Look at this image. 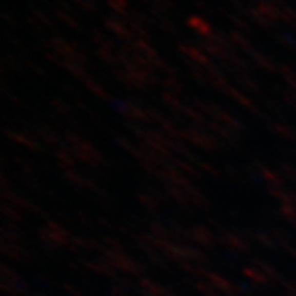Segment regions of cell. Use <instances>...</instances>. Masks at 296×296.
Wrapping results in <instances>:
<instances>
[{"mask_svg":"<svg viewBox=\"0 0 296 296\" xmlns=\"http://www.w3.org/2000/svg\"><path fill=\"white\" fill-rule=\"evenodd\" d=\"M106 26H108V29L112 33H115V35H118V36H123V38H127V36H129V30L123 26L120 22H116V20L108 18V20H106Z\"/></svg>","mask_w":296,"mask_h":296,"instance_id":"7a4b0ae2","label":"cell"},{"mask_svg":"<svg viewBox=\"0 0 296 296\" xmlns=\"http://www.w3.org/2000/svg\"><path fill=\"white\" fill-rule=\"evenodd\" d=\"M49 231H50V238H52L53 241H56V242H61V243L67 242V233H65L64 230H61L59 227H56L54 224H50Z\"/></svg>","mask_w":296,"mask_h":296,"instance_id":"277c9868","label":"cell"},{"mask_svg":"<svg viewBox=\"0 0 296 296\" xmlns=\"http://www.w3.org/2000/svg\"><path fill=\"white\" fill-rule=\"evenodd\" d=\"M182 50L188 54L189 57H193L196 62H200V64H207V57L201 53L200 50H196L195 47H186V46H182Z\"/></svg>","mask_w":296,"mask_h":296,"instance_id":"3957f363","label":"cell"},{"mask_svg":"<svg viewBox=\"0 0 296 296\" xmlns=\"http://www.w3.org/2000/svg\"><path fill=\"white\" fill-rule=\"evenodd\" d=\"M188 25L196 33H200V35H204V36H209V35H212V27L209 23H206L203 18H200V17H190L188 20Z\"/></svg>","mask_w":296,"mask_h":296,"instance_id":"6da1fadb","label":"cell"},{"mask_svg":"<svg viewBox=\"0 0 296 296\" xmlns=\"http://www.w3.org/2000/svg\"><path fill=\"white\" fill-rule=\"evenodd\" d=\"M76 3H79L82 8H85V9H88V11H92V9H95V5L91 2V0H74Z\"/></svg>","mask_w":296,"mask_h":296,"instance_id":"8992f818","label":"cell"},{"mask_svg":"<svg viewBox=\"0 0 296 296\" xmlns=\"http://www.w3.org/2000/svg\"><path fill=\"white\" fill-rule=\"evenodd\" d=\"M154 2H156V5H157L159 8H163V9L172 8V3H171V0H154Z\"/></svg>","mask_w":296,"mask_h":296,"instance_id":"52a82bcc","label":"cell"},{"mask_svg":"<svg viewBox=\"0 0 296 296\" xmlns=\"http://www.w3.org/2000/svg\"><path fill=\"white\" fill-rule=\"evenodd\" d=\"M245 273H246V275H251V278H254L255 281H265V278H262L257 272H252L251 269H245Z\"/></svg>","mask_w":296,"mask_h":296,"instance_id":"ba28073f","label":"cell"},{"mask_svg":"<svg viewBox=\"0 0 296 296\" xmlns=\"http://www.w3.org/2000/svg\"><path fill=\"white\" fill-rule=\"evenodd\" d=\"M109 6L120 12V14H126L127 12V0H108Z\"/></svg>","mask_w":296,"mask_h":296,"instance_id":"5b68a950","label":"cell"}]
</instances>
